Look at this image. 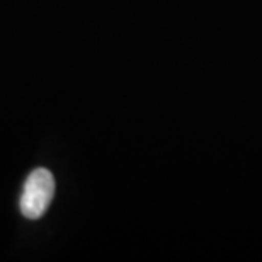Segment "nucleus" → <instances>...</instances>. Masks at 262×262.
Here are the masks:
<instances>
[{
  "label": "nucleus",
  "instance_id": "f257e3e1",
  "mask_svg": "<svg viewBox=\"0 0 262 262\" xmlns=\"http://www.w3.org/2000/svg\"><path fill=\"white\" fill-rule=\"evenodd\" d=\"M55 194V179L50 170L36 169L26 179L23 196H20V211L26 218L38 220L48 209Z\"/></svg>",
  "mask_w": 262,
  "mask_h": 262
}]
</instances>
